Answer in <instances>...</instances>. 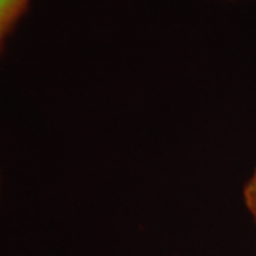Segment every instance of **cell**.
Masks as SVG:
<instances>
[{
  "label": "cell",
  "mask_w": 256,
  "mask_h": 256,
  "mask_svg": "<svg viewBox=\"0 0 256 256\" xmlns=\"http://www.w3.org/2000/svg\"><path fill=\"white\" fill-rule=\"evenodd\" d=\"M243 200H244V206H246V210L250 212V215L253 216V220L256 223V170L246 180V184H244Z\"/></svg>",
  "instance_id": "7a4b0ae2"
},
{
  "label": "cell",
  "mask_w": 256,
  "mask_h": 256,
  "mask_svg": "<svg viewBox=\"0 0 256 256\" xmlns=\"http://www.w3.org/2000/svg\"><path fill=\"white\" fill-rule=\"evenodd\" d=\"M26 2L28 0H0V46H2L5 35L8 34L10 26L20 17Z\"/></svg>",
  "instance_id": "6da1fadb"
}]
</instances>
